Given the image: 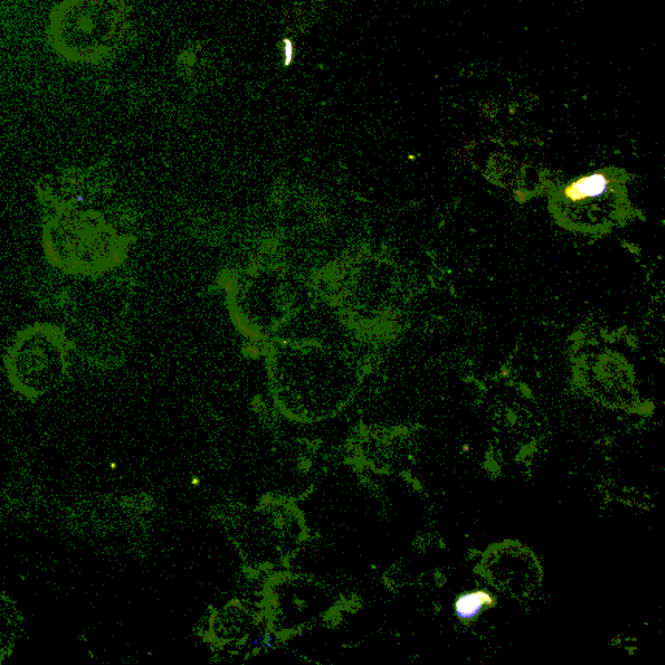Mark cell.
<instances>
[{
	"label": "cell",
	"instance_id": "cell-1",
	"mask_svg": "<svg viewBox=\"0 0 665 665\" xmlns=\"http://www.w3.org/2000/svg\"><path fill=\"white\" fill-rule=\"evenodd\" d=\"M276 405L287 420L320 424L348 405V369L343 349L316 346L287 348L272 366Z\"/></svg>",
	"mask_w": 665,
	"mask_h": 665
},
{
	"label": "cell",
	"instance_id": "cell-2",
	"mask_svg": "<svg viewBox=\"0 0 665 665\" xmlns=\"http://www.w3.org/2000/svg\"><path fill=\"white\" fill-rule=\"evenodd\" d=\"M234 541L244 569L253 576L290 569L292 557L309 540L303 515L292 504L264 501L236 516Z\"/></svg>",
	"mask_w": 665,
	"mask_h": 665
},
{
	"label": "cell",
	"instance_id": "cell-3",
	"mask_svg": "<svg viewBox=\"0 0 665 665\" xmlns=\"http://www.w3.org/2000/svg\"><path fill=\"white\" fill-rule=\"evenodd\" d=\"M259 602L264 610L270 639L286 642L306 630L326 624L340 603L331 586L290 569L267 577Z\"/></svg>",
	"mask_w": 665,
	"mask_h": 665
},
{
	"label": "cell",
	"instance_id": "cell-4",
	"mask_svg": "<svg viewBox=\"0 0 665 665\" xmlns=\"http://www.w3.org/2000/svg\"><path fill=\"white\" fill-rule=\"evenodd\" d=\"M205 641L213 650L230 656L255 655L259 647L272 642L266 615L259 599H233L215 608L208 619Z\"/></svg>",
	"mask_w": 665,
	"mask_h": 665
},
{
	"label": "cell",
	"instance_id": "cell-5",
	"mask_svg": "<svg viewBox=\"0 0 665 665\" xmlns=\"http://www.w3.org/2000/svg\"><path fill=\"white\" fill-rule=\"evenodd\" d=\"M613 186V179L605 172L585 174L562 188V198L568 203H586L603 198Z\"/></svg>",
	"mask_w": 665,
	"mask_h": 665
},
{
	"label": "cell",
	"instance_id": "cell-6",
	"mask_svg": "<svg viewBox=\"0 0 665 665\" xmlns=\"http://www.w3.org/2000/svg\"><path fill=\"white\" fill-rule=\"evenodd\" d=\"M494 603L492 596L485 591H475V593L464 594L456 600V615L463 620L475 619L485 607H489Z\"/></svg>",
	"mask_w": 665,
	"mask_h": 665
}]
</instances>
